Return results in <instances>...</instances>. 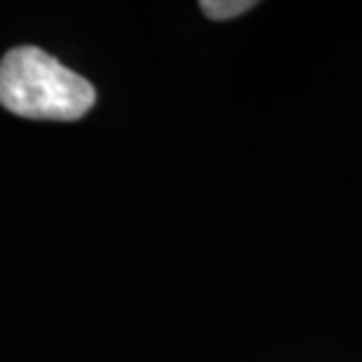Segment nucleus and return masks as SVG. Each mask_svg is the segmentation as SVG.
I'll return each mask as SVG.
<instances>
[{
  "mask_svg": "<svg viewBox=\"0 0 362 362\" xmlns=\"http://www.w3.org/2000/svg\"><path fill=\"white\" fill-rule=\"evenodd\" d=\"M94 101L92 83L40 47H14L0 62V104L21 118L78 120Z\"/></svg>",
  "mask_w": 362,
  "mask_h": 362,
  "instance_id": "nucleus-1",
  "label": "nucleus"
},
{
  "mask_svg": "<svg viewBox=\"0 0 362 362\" xmlns=\"http://www.w3.org/2000/svg\"><path fill=\"white\" fill-rule=\"evenodd\" d=\"M252 7H257L255 0H202L200 3V10L205 12V17L216 21L240 17Z\"/></svg>",
  "mask_w": 362,
  "mask_h": 362,
  "instance_id": "nucleus-2",
  "label": "nucleus"
}]
</instances>
